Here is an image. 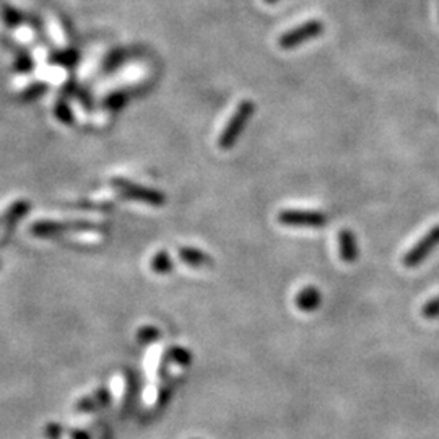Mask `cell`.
Returning a JSON list of instances; mask_svg holds the SVG:
<instances>
[{"label":"cell","mask_w":439,"mask_h":439,"mask_svg":"<svg viewBox=\"0 0 439 439\" xmlns=\"http://www.w3.org/2000/svg\"><path fill=\"white\" fill-rule=\"evenodd\" d=\"M0 18L2 22L6 23L8 26H18L23 22V15L22 12H18L17 8H13L8 3H0Z\"/></svg>","instance_id":"4fadbf2b"},{"label":"cell","mask_w":439,"mask_h":439,"mask_svg":"<svg viewBox=\"0 0 439 439\" xmlns=\"http://www.w3.org/2000/svg\"><path fill=\"white\" fill-rule=\"evenodd\" d=\"M157 337H158V330L153 329V327H145V329L140 330V334H138V339L142 342H153V340H157Z\"/></svg>","instance_id":"ffe728a7"},{"label":"cell","mask_w":439,"mask_h":439,"mask_svg":"<svg viewBox=\"0 0 439 439\" xmlns=\"http://www.w3.org/2000/svg\"><path fill=\"white\" fill-rule=\"evenodd\" d=\"M179 257L184 264L191 265V267H197V269L210 267V265L214 264V259H211L210 255H207L204 250L195 249V248H181Z\"/></svg>","instance_id":"9c48e42d"},{"label":"cell","mask_w":439,"mask_h":439,"mask_svg":"<svg viewBox=\"0 0 439 439\" xmlns=\"http://www.w3.org/2000/svg\"><path fill=\"white\" fill-rule=\"evenodd\" d=\"M438 246H439V225L433 226V228L429 230L428 233L424 234L407 254L404 255L402 264L407 269L418 267V265L423 264L424 259H426L428 255L438 248Z\"/></svg>","instance_id":"277c9868"},{"label":"cell","mask_w":439,"mask_h":439,"mask_svg":"<svg viewBox=\"0 0 439 439\" xmlns=\"http://www.w3.org/2000/svg\"><path fill=\"white\" fill-rule=\"evenodd\" d=\"M337 239H339V253H340L342 260L346 264L356 262V259H358V255H360V249H358V241H356V236L353 234V231L340 230Z\"/></svg>","instance_id":"52a82bcc"},{"label":"cell","mask_w":439,"mask_h":439,"mask_svg":"<svg viewBox=\"0 0 439 439\" xmlns=\"http://www.w3.org/2000/svg\"><path fill=\"white\" fill-rule=\"evenodd\" d=\"M95 230V225L90 223H56V221H38L31 226V233L40 238H54L64 236L65 231H83Z\"/></svg>","instance_id":"8992f818"},{"label":"cell","mask_w":439,"mask_h":439,"mask_svg":"<svg viewBox=\"0 0 439 439\" xmlns=\"http://www.w3.org/2000/svg\"><path fill=\"white\" fill-rule=\"evenodd\" d=\"M265 2H267V3H275V2H277V0H265Z\"/></svg>","instance_id":"cb8c5ba5"},{"label":"cell","mask_w":439,"mask_h":439,"mask_svg":"<svg viewBox=\"0 0 439 439\" xmlns=\"http://www.w3.org/2000/svg\"><path fill=\"white\" fill-rule=\"evenodd\" d=\"M124 101H125V96L122 93H113L106 98V106L111 109H119L120 106L124 104Z\"/></svg>","instance_id":"ac0fdd59"},{"label":"cell","mask_w":439,"mask_h":439,"mask_svg":"<svg viewBox=\"0 0 439 439\" xmlns=\"http://www.w3.org/2000/svg\"><path fill=\"white\" fill-rule=\"evenodd\" d=\"M77 57L79 56H77L75 51H62V52H56V54H52L51 61L57 62V64H61V65H72V64H75Z\"/></svg>","instance_id":"2e32d148"},{"label":"cell","mask_w":439,"mask_h":439,"mask_svg":"<svg viewBox=\"0 0 439 439\" xmlns=\"http://www.w3.org/2000/svg\"><path fill=\"white\" fill-rule=\"evenodd\" d=\"M255 111L254 101L250 99H243L238 104V108L234 109L233 115H231L228 124L225 125L223 132L220 134L218 137V147L221 150H230V148L234 147V143L238 142L239 135L243 134V130L246 127V124L249 122V119L253 118Z\"/></svg>","instance_id":"6da1fadb"},{"label":"cell","mask_w":439,"mask_h":439,"mask_svg":"<svg viewBox=\"0 0 439 439\" xmlns=\"http://www.w3.org/2000/svg\"><path fill=\"white\" fill-rule=\"evenodd\" d=\"M28 207L30 205H28L25 200H18L10 207V210L7 211L6 218H3V226L7 228V233H10L13 226H15V223H18V220H20L22 216L26 214Z\"/></svg>","instance_id":"8fae6325"},{"label":"cell","mask_w":439,"mask_h":439,"mask_svg":"<svg viewBox=\"0 0 439 439\" xmlns=\"http://www.w3.org/2000/svg\"><path fill=\"white\" fill-rule=\"evenodd\" d=\"M72 439H90V434L86 431H74L72 433Z\"/></svg>","instance_id":"603a6c76"},{"label":"cell","mask_w":439,"mask_h":439,"mask_svg":"<svg viewBox=\"0 0 439 439\" xmlns=\"http://www.w3.org/2000/svg\"><path fill=\"white\" fill-rule=\"evenodd\" d=\"M278 221L283 226H296V228H322L327 225V216L321 211L303 210H283L278 214Z\"/></svg>","instance_id":"5b68a950"},{"label":"cell","mask_w":439,"mask_h":439,"mask_svg":"<svg viewBox=\"0 0 439 439\" xmlns=\"http://www.w3.org/2000/svg\"><path fill=\"white\" fill-rule=\"evenodd\" d=\"M173 269H175V264H173L170 254H168L166 250H160V253H157L155 255H153L152 270H155L157 273L166 275V273H170Z\"/></svg>","instance_id":"7c38bea8"},{"label":"cell","mask_w":439,"mask_h":439,"mask_svg":"<svg viewBox=\"0 0 439 439\" xmlns=\"http://www.w3.org/2000/svg\"><path fill=\"white\" fill-rule=\"evenodd\" d=\"M54 114H56V118L64 124H72V120H74V118H72V111L64 98L56 101Z\"/></svg>","instance_id":"5bb4252c"},{"label":"cell","mask_w":439,"mask_h":439,"mask_svg":"<svg viewBox=\"0 0 439 439\" xmlns=\"http://www.w3.org/2000/svg\"><path fill=\"white\" fill-rule=\"evenodd\" d=\"M122 57H124V54H120L119 51H115V52H113V54H111L108 59H106V69L108 70H113L114 67H118L119 65V62L122 61Z\"/></svg>","instance_id":"44dd1931"},{"label":"cell","mask_w":439,"mask_h":439,"mask_svg":"<svg viewBox=\"0 0 439 439\" xmlns=\"http://www.w3.org/2000/svg\"><path fill=\"white\" fill-rule=\"evenodd\" d=\"M296 308L303 312H312L321 306L322 295L316 287H306L303 288L296 295Z\"/></svg>","instance_id":"ba28073f"},{"label":"cell","mask_w":439,"mask_h":439,"mask_svg":"<svg viewBox=\"0 0 439 439\" xmlns=\"http://www.w3.org/2000/svg\"><path fill=\"white\" fill-rule=\"evenodd\" d=\"M322 33H324V23H322L321 20L305 22V23H301V25H298L296 28H293V30L283 33L278 40V46H280V49L289 51V49H293V47H298V46L305 45V42L308 41L314 40V38L321 36Z\"/></svg>","instance_id":"7a4b0ae2"},{"label":"cell","mask_w":439,"mask_h":439,"mask_svg":"<svg viewBox=\"0 0 439 439\" xmlns=\"http://www.w3.org/2000/svg\"><path fill=\"white\" fill-rule=\"evenodd\" d=\"M45 90H46V85H45V83H35V85L28 86V88L23 90L22 98L26 99V101H28V99H36L38 96H41L42 93H45Z\"/></svg>","instance_id":"e0dca14e"},{"label":"cell","mask_w":439,"mask_h":439,"mask_svg":"<svg viewBox=\"0 0 439 439\" xmlns=\"http://www.w3.org/2000/svg\"><path fill=\"white\" fill-rule=\"evenodd\" d=\"M173 360L177 361V363L182 366H186V365H189L191 355H189V351L184 349H175L173 350Z\"/></svg>","instance_id":"d6986e66"},{"label":"cell","mask_w":439,"mask_h":439,"mask_svg":"<svg viewBox=\"0 0 439 439\" xmlns=\"http://www.w3.org/2000/svg\"><path fill=\"white\" fill-rule=\"evenodd\" d=\"M106 402H109V392L106 389H99L98 392L91 394L86 399L80 400L79 405H77V410H80V412H90V410L103 407Z\"/></svg>","instance_id":"30bf717a"},{"label":"cell","mask_w":439,"mask_h":439,"mask_svg":"<svg viewBox=\"0 0 439 439\" xmlns=\"http://www.w3.org/2000/svg\"><path fill=\"white\" fill-rule=\"evenodd\" d=\"M422 314L424 319H438L439 317V295L429 300L426 305L423 306Z\"/></svg>","instance_id":"9a60e30c"},{"label":"cell","mask_w":439,"mask_h":439,"mask_svg":"<svg viewBox=\"0 0 439 439\" xmlns=\"http://www.w3.org/2000/svg\"><path fill=\"white\" fill-rule=\"evenodd\" d=\"M17 70H20V72H26V70H30L31 69V61L28 59L26 56H22L20 59L17 61Z\"/></svg>","instance_id":"7402d4cb"},{"label":"cell","mask_w":439,"mask_h":439,"mask_svg":"<svg viewBox=\"0 0 439 439\" xmlns=\"http://www.w3.org/2000/svg\"><path fill=\"white\" fill-rule=\"evenodd\" d=\"M113 187L119 192L120 195L127 197V199L145 202V204H150V205L165 204V195H163L161 192L150 189V187L134 184V182L122 179V177H114Z\"/></svg>","instance_id":"3957f363"}]
</instances>
